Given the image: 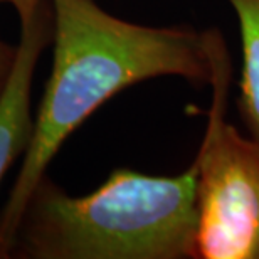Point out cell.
Masks as SVG:
<instances>
[{"label":"cell","instance_id":"cell-1","mask_svg":"<svg viewBox=\"0 0 259 259\" xmlns=\"http://www.w3.org/2000/svg\"><path fill=\"white\" fill-rule=\"evenodd\" d=\"M53 69L29 147L0 214V259L10 257L24 210L51 160L101 105L137 82L175 76L209 84L212 34L155 27L108 14L96 0H51Z\"/></svg>","mask_w":259,"mask_h":259},{"label":"cell","instance_id":"cell-2","mask_svg":"<svg viewBox=\"0 0 259 259\" xmlns=\"http://www.w3.org/2000/svg\"><path fill=\"white\" fill-rule=\"evenodd\" d=\"M197 168L148 175L115 168L74 197L44 175L20 221L10 257L195 259Z\"/></svg>","mask_w":259,"mask_h":259},{"label":"cell","instance_id":"cell-3","mask_svg":"<svg viewBox=\"0 0 259 259\" xmlns=\"http://www.w3.org/2000/svg\"><path fill=\"white\" fill-rule=\"evenodd\" d=\"M212 101L197 168L195 259H259V143L226 120L231 56L212 34Z\"/></svg>","mask_w":259,"mask_h":259},{"label":"cell","instance_id":"cell-4","mask_svg":"<svg viewBox=\"0 0 259 259\" xmlns=\"http://www.w3.org/2000/svg\"><path fill=\"white\" fill-rule=\"evenodd\" d=\"M53 40L51 0L25 22H20L17 58L9 82L0 96V180L20 155L25 153L34 130L30 93L39 58Z\"/></svg>","mask_w":259,"mask_h":259},{"label":"cell","instance_id":"cell-5","mask_svg":"<svg viewBox=\"0 0 259 259\" xmlns=\"http://www.w3.org/2000/svg\"><path fill=\"white\" fill-rule=\"evenodd\" d=\"M241 32V113L251 138L259 143V0H227Z\"/></svg>","mask_w":259,"mask_h":259},{"label":"cell","instance_id":"cell-6","mask_svg":"<svg viewBox=\"0 0 259 259\" xmlns=\"http://www.w3.org/2000/svg\"><path fill=\"white\" fill-rule=\"evenodd\" d=\"M15 58H17V46H12L0 37V96L9 82V77L12 74Z\"/></svg>","mask_w":259,"mask_h":259},{"label":"cell","instance_id":"cell-7","mask_svg":"<svg viewBox=\"0 0 259 259\" xmlns=\"http://www.w3.org/2000/svg\"><path fill=\"white\" fill-rule=\"evenodd\" d=\"M46 0H0V4H9L17 10L20 22L29 20L32 15L37 12Z\"/></svg>","mask_w":259,"mask_h":259}]
</instances>
